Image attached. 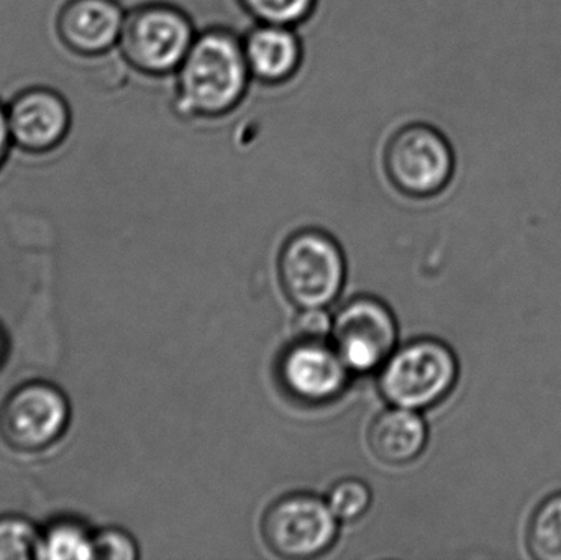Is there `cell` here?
Returning a JSON list of instances; mask_svg holds the SVG:
<instances>
[{
  "label": "cell",
  "instance_id": "cell-2",
  "mask_svg": "<svg viewBox=\"0 0 561 560\" xmlns=\"http://www.w3.org/2000/svg\"><path fill=\"white\" fill-rule=\"evenodd\" d=\"M196 36L193 20L180 7L145 3L125 16L122 53L145 75H170L178 71Z\"/></svg>",
  "mask_w": 561,
  "mask_h": 560
},
{
  "label": "cell",
  "instance_id": "cell-1",
  "mask_svg": "<svg viewBox=\"0 0 561 560\" xmlns=\"http://www.w3.org/2000/svg\"><path fill=\"white\" fill-rule=\"evenodd\" d=\"M250 81L242 38L226 26H210L178 68L176 112L186 118L222 117L239 107Z\"/></svg>",
  "mask_w": 561,
  "mask_h": 560
},
{
  "label": "cell",
  "instance_id": "cell-14",
  "mask_svg": "<svg viewBox=\"0 0 561 560\" xmlns=\"http://www.w3.org/2000/svg\"><path fill=\"white\" fill-rule=\"evenodd\" d=\"M91 533L78 522L59 519L39 533L36 559L88 560L94 559Z\"/></svg>",
  "mask_w": 561,
  "mask_h": 560
},
{
  "label": "cell",
  "instance_id": "cell-8",
  "mask_svg": "<svg viewBox=\"0 0 561 560\" xmlns=\"http://www.w3.org/2000/svg\"><path fill=\"white\" fill-rule=\"evenodd\" d=\"M332 332L336 354L353 372L375 370L385 364L398 341L391 311L371 298L346 305L336 316Z\"/></svg>",
  "mask_w": 561,
  "mask_h": 560
},
{
  "label": "cell",
  "instance_id": "cell-22",
  "mask_svg": "<svg viewBox=\"0 0 561 560\" xmlns=\"http://www.w3.org/2000/svg\"><path fill=\"white\" fill-rule=\"evenodd\" d=\"M3 352H5V342H3V335L2 332H0V362H2Z\"/></svg>",
  "mask_w": 561,
  "mask_h": 560
},
{
  "label": "cell",
  "instance_id": "cell-16",
  "mask_svg": "<svg viewBox=\"0 0 561 560\" xmlns=\"http://www.w3.org/2000/svg\"><path fill=\"white\" fill-rule=\"evenodd\" d=\"M256 23L296 26L316 12L319 0H239Z\"/></svg>",
  "mask_w": 561,
  "mask_h": 560
},
{
  "label": "cell",
  "instance_id": "cell-5",
  "mask_svg": "<svg viewBox=\"0 0 561 560\" xmlns=\"http://www.w3.org/2000/svg\"><path fill=\"white\" fill-rule=\"evenodd\" d=\"M457 358L437 341H417L386 362L379 388L399 408L422 410L444 400L457 381Z\"/></svg>",
  "mask_w": 561,
  "mask_h": 560
},
{
  "label": "cell",
  "instance_id": "cell-4",
  "mask_svg": "<svg viewBox=\"0 0 561 560\" xmlns=\"http://www.w3.org/2000/svg\"><path fill=\"white\" fill-rule=\"evenodd\" d=\"M278 268L283 292L302 309L330 305L345 279L339 245L319 230L294 233L284 243Z\"/></svg>",
  "mask_w": 561,
  "mask_h": 560
},
{
  "label": "cell",
  "instance_id": "cell-6",
  "mask_svg": "<svg viewBox=\"0 0 561 560\" xmlns=\"http://www.w3.org/2000/svg\"><path fill=\"white\" fill-rule=\"evenodd\" d=\"M68 423V398L45 381L15 388L0 408V436L20 453H38L51 446L65 434Z\"/></svg>",
  "mask_w": 561,
  "mask_h": 560
},
{
  "label": "cell",
  "instance_id": "cell-11",
  "mask_svg": "<svg viewBox=\"0 0 561 560\" xmlns=\"http://www.w3.org/2000/svg\"><path fill=\"white\" fill-rule=\"evenodd\" d=\"M242 45L252 79L265 85L286 84L302 65V42L294 26L256 23Z\"/></svg>",
  "mask_w": 561,
  "mask_h": 560
},
{
  "label": "cell",
  "instance_id": "cell-10",
  "mask_svg": "<svg viewBox=\"0 0 561 560\" xmlns=\"http://www.w3.org/2000/svg\"><path fill=\"white\" fill-rule=\"evenodd\" d=\"M7 117L12 140L23 150H51L68 134V105L49 89L23 92L10 105Z\"/></svg>",
  "mask_w": 561,
  "mask_h": 560
},
{
  "label": "cell",
  "instance_id": "cell-13",
  "mask_svg": "<svg viewBox=\"0 0 561 560\" xmlns=\"http://www.w3.org/2000/svg\"><path fill=\"white\" fill-rule=\"evenodd\" d=\"M425 443L424 421L408 408L382 411L369 427V449L376 459L389 466L412 462L424 450Z\"/></svg>",
  "mask_w": 561,
  "mask_h": 560
},
{
  "label": "cell",
  "instance_id": "cell-9",
  "mask_svg": "<svg viewBox=\"0 0 561 560\" xmlns=\"http://www.w3.org/2000/svg\"><path fill=\"white\" fill-rule=\"evenodd\" d=\"M336 351L322 341L300 339L290 345L278 365V375L284 390L302 403H327L342 393L348 375Z\"/></svg>",
  "mask_w": 561,
  "mask_h": 560
},
{
  "label": "cell",
  "instance_id": "cell-17",
  "mask_svg": "<svg viewBox=\"0 0 561 560\" xmlns=\"http://www.w3.org/2000/svg\"><path fill=\"white\" fill-rule=\"evenodd\" d=\"M39 533L20 516L0 518V560L36 559Z\"/></svg>",
  "mask_w": 561,
  "mask_h": 560
},
{
  "label": "cell",
  "instance_id": "cell-19",
  "mask_svg": "<svg viewBox=\"0 0 561 560\" xmlns=\"http://www.w3.org/2000/svg\"><path fill=\"white\" fill-rule=\"evenodd\" d=\"M94 559L131 560L137 558V546L127 533L104 529L92 538Z\"/></svg>",
  "mask_w": 561,
  "mask_h": 560
},
{
  "label": "cell",
  "instance_id": "cell-7",
  "mask_svg": "<svg viewBox=\"0 0 561 560\" xmlns=\"http://www.w3.org/2000/svg\"><path fill=\"white\" fill-rule=\"evenodd\" d=\"M262 532L266 546L279 558H313L335 541L336 516L319 499L290 495L266 512Z\"/></svg>",
  "mask_w": 561,
  "mask_h": 560
},
{
  "label": "cell",
  "instance_id": "cell-20",
  "mask_svg": "<svg viewBox=\"0 0 561 560\" xmlns=\"http://www.w3.org/2000/svg\"><path fill=\"white\" fill-rule=\"evenodd\" d=\"M332 328L330 316L322 308H304L294 321L297 335L307 341H323Z\"/></svg>",
  "mask_w": 561,
  "mask_h": 560
},
{
  "label": "cell",
  "instance_id": "cell-18",
  "mask_svg": "<svg viewBox=\"0 0 561 560\" xmlns=\"http://www.w3.org/2000/svg\"><path fill=\"white\" fill-rule=\"evenodd\" d=\"M371 503V493L368 487L359 480H343L336 483L329 493L327 505L332 510L336 519L342 522H355L365 515Z\"/></svg>",
  "mask_w": 561,
  "mask_h": 560
},
{
  "label": "cell",
  "instance_id": "cell-12",
  "mask_svg": "<svg viewBox=\"0 0 561 560\" xmlns=\"http://www.w3.org/2000/svg\"><path fill=\"white\" fill-rule=\"evenodd\" d=\"M125 16L115 0H69L59 15V35L75 52L99 55L121 42Z\"/></svg>",
  "mask_w": 561,
  "mask_h": 560
},
{
  "label": "cell",
  "instance_id": "cell-3",
  "mask_svg": "<svg viewBox=\"0 0 561 560\" xmlns=\"http://www.w3.org/2000/svg\"><path fill=\"white\" fill-rule=\"evenodd\" d=\"M455 151L448 138L434 125L408 124L386 144L382 164L386 176L399 193L431 197L450 184Z\"/></svg>",
  "mask_w": 561,
  "mask_h": 560
},
{
  "label": "cell",
  "instance_id": "cell-15",
  "mask_svg": "<svg viewBox=\"0 0 561 560\" xmlns=\"http://www.w3.org/2000/svg\"><path fill=\"white\" fill-rule=\"evenodd\" d=\"M527 545L536 559L561 560V493L547 499L534 513Z\"/></svg>",
  "mask_w": 561,
  "mask_h": 560
},
{
  "label": "cell",
  "instance_id": "cell-21",
  "mask_svg": "<svg viewBox=\"0 0 561 560\" xmlns=\"http://www.w3.org/2000/svg\"><path fill=\"white\" fill-rule=\"evenodd\" d=\"M10 140H12V135H10L9 117H7V112L0 107V164L9 150Z\"/></svg>",
  "mask_w": 561,
  "mask_h": 560
}]
</instances>
